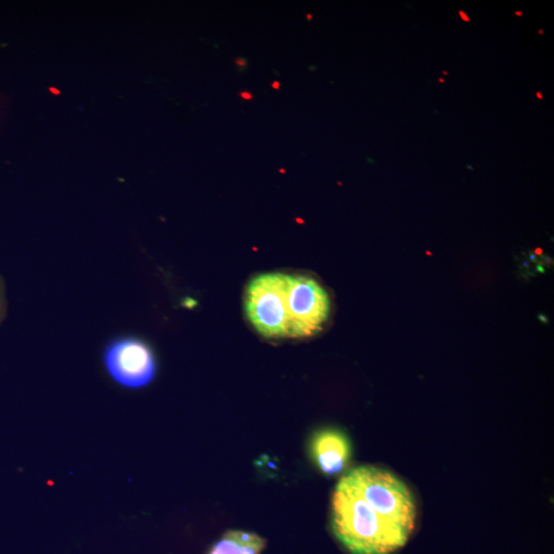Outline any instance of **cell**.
<instances>
[{
  "label": "cell",
  "mask_w": 554,
  "mask_h": 554,
  "mask_svg": "<svg viewBox=\"0 0 554 554\" xmlns=\"http://www.w3.org/2000/svg\"><path fill=\"white\" fill-rule=\"evenodd\" d=\"M331 527L351 554H392L410 534L373 494L343 477L332 497Z\"/></svg>",
  "instance_id": "6da1fadb"
},
{
  "label": "cell",
  "mask_w": 554,
  "mask_h": 554,
  "mask_svg": "<svg viewBox=\"0 0 554 554\" xmlns=\"http://www.w3.org/2000/svg\"><path fill=\"white\" fill-rule=\"evenodd\" d=\"M288 275L265 273L246 289V313L255 329L269 339L289 338Z\"/></svg>",
  "instance_id": "7a4b0ae2"
},
{
  "label": "cell",
  "mask_w": 554,
  "mask_h": 554,
  "mask_svg": "<svg viewBox=\"0 0 554 554\" xmlns=\"http://www.w3.org/2000/svg\"><path fill=\"white\" fill-rule=\"evenodd\" d=\"M287 303L289 338L311 337L329 318V296L313 278L288 275Z\"/></svg>",
  "instance_id": "3957f363"
},
{
  "label": "cell",
  "mask_w": 554,
  "mask_h": 554,
  "mask_svg": "<svg viewBox=\"0 0 554 554\" xmlns=\"http://www.w3.org/2000/svg\"><path fill=\"white\" fill-rule=\"evenodd\" d=\"M104 362L112 378L125 387H143L156 374L151 349L136 338L118 339L111 343L105 351Z\"/></svg>",
  "instance_id": "277c9868"
},
{
  "label": "cell",
  "mask_w": 554,
  "mask_h": 554,
  "mask_svg": "<svg viewBox=\"0 0 554 554\" xmlns=\"http://www.w3.org/2000/svg\"><path fill=\"white\" fill-rule=\"evenodd\" d=\"M351 451L348 436L335 428L315 432L310 441L311 459L327 475L342 472L351 458Z\"/></svg>",
  "instance_id": "5b68a950"
},
{
  "label": "cell",
  "mask_w": 554,
  "mask_h": 554,
  "mask_svg": "<svg viewBox=\"0 0 554 554\" xmlns=\"http://www.w3.org/2000/svg\"><path fill=\"white\" fill-rule=\"evenodd\" d=\"M266 540L251 531H228L208 554H261Z\"/></svg>",
  "instance_id": "8992f818"
},
{
  "label": "cell",
  "mask_w": 554,
  "mask_h": 554,
  "mask_svg": "<svg viewBox=\"0 0 554 554\" xmlns=\"http://www.w3.org/2000/svg\"><path fill=\"white\" fill-rule=\"evenodd\" d=\"M459 15L463 19L464 22H470V18L463 11H459Z\"/></svg>",
  "instance_id": "52a82bcc"
},
{
  "label": "cell",
  "mask_w": 554,
  "mask_h": 554,
  "mask_svg": "<svg viewBox=\"0 0 554 554\" xmlns=\"http://www.w3.org/2000/svg\"><path fill=\"white\" fill-rule=\"evenodd\" d=\"M241 96H242V98H244V99H252L253 96L251 95V94H248V93H242L241 94Z\"/></svg>",
  "instance_id": "ba28073f"
},
{
  "label": "cell",
  "mask_w": 554,
  "mask_h": 554,
  "mask_svg": "<svg viewBox=\"0 0 554 554\" xmlns=\"http://www.w3.org/2000/svg\"><path fill=\"white\" fill-rule=\"evenodd\" d=\"M237 65H241V66H246V61L244 60H237Z\"/></svg>",
  "instance_id": "9c48e42d"
},
{
  "label": "cell",
  "mask_w": 554,
  "mask_h": 554,
  "mask_svg": "<svg viewBox=\"0 0 554 554\" xmlns=\"http://www.w3.org/2000/svg\"><path fill=\"white\" fill-rule=\"evenodd\" d=\"M536 96H537V98L539 99V100H543V98H544V96H543L542 94L540 93V92H537V93H536Z\"/></svg>",
  "instance_id": "30bf717a"
},
{
  "label": "cell",
  "mask_w": 554,
  "mask_h": 554,
  "mask_svg": "<svg viewBox=\"0 0 554 554\" xmlns=\"http://www.w3.org/2000/svg\"><path fill=\"white\" fill-rule=\"evenodd\" d=\"M515 15H518V17H520V15H524V13H522V12H520V11H517V12H515Z\"/></svg>",
  "instance_id": "8fae6325"
},
{
  "label": "cell",
  "mask_w": 554,
  "mask_h": 554,
  "mask_svg": "<svg viewBox=\"0 0 554 554\" xmlns=\"http://www.w3.org/2000/svg\"><path fill=\"white\" fill-rule=\"evenodd\" d=\"M273 87H275V89H278V87H279V84H278V82H275V84H273Z\"/></svg>",
  "instance_id": "7c38bea8"
},
{
  "label": "cell",
  "mask_w": 554,
  "mask_h": 554,
  "mask_svg": "<svg viewBox=\"0 0 554 554\" xmlns=\"http://www.w3.org/2000/svg\"><path fill=\"white\" fill-rule=\"evenodd\" d=\"M439 82H441V84H445V80H443V78H439Z\"/></svg>",
  "instance_id": "4fadbf2b"
},
{
  "label": "cell",
  "mask_w": 554,
  "mask_h": 554,
  "mask_svg": "<svg viewBox=\"0 0 554 554\" xmlns=\"http://www.w3.org/2000/svg\"><path fill=\"white\" fill-rule=\"evenodd\" d=\"M543 33H544V31H543L542 29H540L539 34H543Z\"/></svg>",
  "instance_id": "5bb4252c"
},
{
  "label": "cell",
  "mask_w": 554,
  "mask_h": 554,
  "mask_svg": "<svg viewBox=\"0 0 554 554\" xmlns=\"http://www.w3.org/2000/svg\"><path fill=\"white\" fill-rule=\"evenodd\" d=\"M307 18H308V19H311V18H313V15H307Z\"/></svg>",
  "instance_id": "9a60e30c"
}]
</instances>
